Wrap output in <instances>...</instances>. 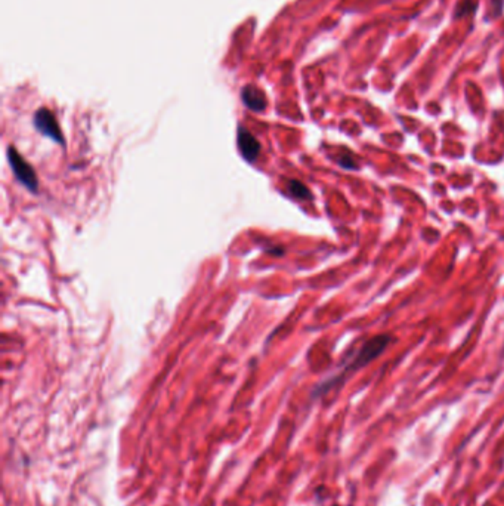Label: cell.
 <instances>
[{
	"label": "cell",
	"instance_id": "1",
	"mask_svg": "<svg viewBox=\"0 0 504 506\" xmlns=\"http://www.w3.org/2000/svg\"><path fill=\"white\" fill-rule=\"evenodd\" d=\"M391 340H392L391 336H387V335H379V336H376L370 340H367V342L360 349H358L355 354H352V357L349 358V362H346V364L342 368L341 373H339L336 377L330 379V381H327L323 385L318 386L317 394H323V393L328 391L330 386L334 385L339 381V379H342L347 373L356 372L358 368H361V367L367 366L368 363H371L374 358H377L385 351L386 346L391 344Z\"/></svg>",
	"mask_w": 504,
	"mask_h": 506
},
{
	"label": "cell",
	"instance_id": "4",
	"mask_svg": "<svg viewBox=\"0 0 504 506\" xmlns=\"http://www.w3.org/2000/svg\"><path fill=\"white\" fill-rule=\"evenodd\" d=\"M237 142H238V150L241 155H243L247 162L253 163L260 153L259 141L247 129H244L243 126H241V128L238 129Z\"/></svg>",
	"mask_w": 504,
	"mask_h": 506
},
{
	"label": "cell",
	"instance_id": "5",
	"mask_svg": "<svg viewBox=\"0 0 504 506\" xmlns=\"http://www.w3.org/2000/svg\"><path fill=\"white\" fill-rule=\"evenodd\" d=\"M241 100L244 105L251 111L260 113L266 109V98L262 91H259L255 86H246L241 91Z\"/></svg>",
	"mask_w": 504,
	"mask_h": 506
},
{
	"label": "cell",
	"instance_id": "2",
	"mask_svg": "<svg viewBox=\"0 0 504 506\" xmlns=\"http://www.w3.org/2000/svg\"><path fill=\"white\" fill-rule=\"evenodd\" d=\"M8 159H9V164H11V168L14 170L15 178L21 182L27 190H30L32 192H37L38 179H37V175L33 166L12 147V145L8 148Z\"/></svg>",
	"mask_w": 504,
	"mask_h": 506
},
{
	"label": "cell",
	"instance_id": "3",
	"mask_svg": "<svg viewBox=\"0 0 504 506\" xmlns=\"http://www.w3.org/2000/svg\"><path fill=\"white\" fill-rule=\"evenodd\" d=\"M34 128L43 133L47 138L54 140L55 142L64 145V136L62 132L58 126V122L55 119V116L52 114L51 110L47 109H41L37 110L34 114Z\"/></svg>",
	"mask_w": 504,
	"mask_h": 506
},
{
	"label": "cell",
	"instance_id": "6",
	"mask_svg": "<svg viewBox=\"0 0 504 506\" xmlns=\"http://www.w3.org/2000/svg\"><path fill=\"white\" fill-rule=\"evenodd\" d=\"M288 194L297 200H312V194L309 188L300 181H290L288 182Z\"/></svg>",
	"mask_w": 504,
	"mask_h": 506
}]
</instances>
